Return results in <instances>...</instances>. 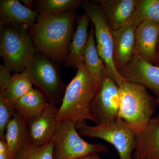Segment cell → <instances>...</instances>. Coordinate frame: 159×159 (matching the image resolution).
Wrapping results in <instances>:
<instances>
[{"label": "cell", "mask_w": 159, "mask_h": 159, "mask_svg": "<svg viewBox=\"0 0 159 159\" xmlns=\"http://www.w3.org/2000/svg\"><path fill=\"white\" fill-rule=\"evenodd\" d=\"M5 140L8 146L10 159H14L19 151L29 143L27 121L16 110L7 125Z\"/></svg>", "instance_id": "18"}, {"label": "cell", "mask_w": 159, "mask_h": 159, "mask_svg": "<svg viewBox=\"0 0 159 159\" xmlns=\"http://www.w3.org/2000/svg\"><path fill=\"white\" fill-rule=\"evenodd\" d=\"M53 60L36 51L22 73L50 104H61L67 85L61 78Z\"/></svg>", "instance_id": "5"}, {"label": "cell", "mask_w": 159, "mask_h": 159, "mask_svg": "<svg viewBox=\"0 0 159 159\" xmlns=\"http://www.w3.org/2000/svg\"><path fill=\"white\" fill-rule=\"evenodd\" d=\"M133 159H159V119L152 118L137 133Z\"/></svg>", "instance_id": "12"}, {"label": "cell", "mask_w": 159, "mask_h": 159, "mask_svg": "<svg viewBox=\"0 0 159 159\" xmlns=\"http://www.w3.org/2000/svg\"><path fill=\"white\" fill-rule=\"evenodd\" d=\"M80 159H102L98 155V153H93L86 156Z\"/></svg>", "instance_id": "29"}, {"label": "cell", "mask_w": 159, "mask_h": 159, "mask_svg": "<svg viewBox=\"0 0 159 159\" xmlns=\"http://www.w3.org/2000/svg\"><path fill=\"white\" fill-rule=\"evenodd\" d=\"M54 139L41 146L28 143L19 151L14 159H54Z\"/></svg>", "instance_id": "24"}, {"label": "cell", "mask_w": 159, "mask_h": 159, "mask_svg": "<svg viewBox=\"0 0 159 159\" xmlns=\"http://www.w3.org/2000/svg\"><path fill=\"white\" fill-rule=\"evenodd\" d=\"M154 65L159 66V38L157 44L156 50L155 60Z\"/></svg>", "instance_id": "30"}, {"label": "cell", "mask_w": 159, "mask_h": 159, "mask_svg": "<svg viewBox=\"0 0 159 159\" xmlns=\"http://www.w3.org/2000/svg\"><path fill=\"white\" fill-rule=\"evenodd\" d=\"M119 91V117L137 133L152 119L156 107V99L144 87L128 81H123Z\"/></svg>", "instance_id": "4"}, {"label": "cell", "mask_w": 159, "mask_h": 159, "mask_svg": "<svg viewBox=\"0 0 159 159\" xmlns=\"http://www.w3.org/2000/svg\"><path fill=\"white\" fill-rule=\"evenodd\" d=\"M130 20L136 27L148 20L159 24V0H136Z\"/></svg>", "instance_id": "22"}, {"label": "cell", "mask_w": 159, "mask_h": 159, "mask_svg": "<svg viewBox=\"0 0 159 159\" xmlns=\"http://www.w3.org/2000/svg\"><path fill=\"white\" fill-rule=\"evenodd\" d=\"M58 108L49 103L41 114L27 121L29 144L41 146L54 139L60 122L57 119Z\"/></svg>", "instance_id": "11"}, {"label": "cell", "mask_w": 159, "mask_h": 159, "mask_svg": "<svg viewBox=\"0 0 159 159\" xmlns=\"http://www.w3.org/2000/svg\"><path fill=\"white\" fill-rule=\"evenodd\" d=\"M38 13L28 9L17 0L0 1V26L25 25L29 27L37 22Z\"/></svg>", "instance_id": "16"}, {"label": "cell", "mask_w": 159, "mask_h": 159, "mask_svg": "<svg viewBox=\"0 0 159 159\" xmlns=\"http://www.w3.org/2000/svg\"><path fill=\"white\" fill-rule=\"evenodd\" d=\"M81 6L93 25L97 51L105 66L107 76L120 87L125 80L115 64L113 31L107 22L98 4L93 1H83Z\"/></svg>", "instance_id": "7"}, {"label": "cell", "mask_w": 159, "mask_h": 159, "mask_svg": "<svg viewBox=\"0 0 159 159\" xmlns=\"http://www.w3.org/2000/svg\"><path fill=\"white\" fill-rule=\"evenodd\" d=\"M119 73L125 81L150 89L156 96L157 103L159 105V66L152 64L140 56L134 55Z\"/></svg>", "instance_id": "10"}, {"label": "cell", "mask_w": 159, "mask_h": 159, "mask_svg": "<svg viewBox=\"0 0 159 159\" xmlns=\"http://www.w3.org/2000/svg\"><path fill=\"white\" fill-rule=\"evenodd\" d=\"M37 50L25 25L1 26L0 55L4 65L15 73H22Z\"/></svg>", "instance_id": "3"}, {"label": "cell", "mask_w": 159, "mask_h": 159, "mask_svg": "<svg viewBox=\"0 0 159 159\" xmlns=\"http://www.w3.org/2000/svg\"><path fill=\"white\" fill-rule=\"evenodd\" d=\"M119 87L106 76L99 85L90 105L92 121L96 125L114 122L119 117Z\"/></svg>", "instance_id": "9"}, {"label": "cell", "mask_w": 159, "mask_h": 159, "mask_svg": "<svg viewBox=\"0 0 159 159\" xmlns=\"http://www.w3.org/2000/svg\"><path fill=\"white\" fill-rule=\"evenodd\" d=\"M80 136L99 139L108 142L116 148L120 159H133L137 133L121 118L114 122L90 126L86 121L76 123Z\"/></svg>", "instance_id": "6"}, {"label": "cell", "mask_w": 159, "mask_h": 159, "mask_svg": "<svg viewBox=\"0 0 159 159\" xmlns=\"http://www.w3.org/2000/svg\"><path fill=\"white\" fill-rule=\"evenodd\" d=\"M0 159H10L8 146L5 139H0Z\"/></svg>", "instance_id": "27"}, {"label": "cell", "mask_w": 159, "mask_h": 159, "mask_svg": "<svg viewBox=\"0 0 159 159\" xmlns=\"http://www.w3.org/2000/svg\"><path fill=\"white\" fill-rule=\"evenodd\" d=\"M48 104L42 93L33 88L13 106L20 115L28 121L41 114Z\"/></svg>", "instance_id": "19"}, {"label": "cell", "mask_w": 159, "mask_h": 159, "mask_svg": "<svg viewBox=\"0 0 159 159\" xmlns=\"http://www.w3.org/2000/svg\"><path fill=\"white\" fill-rule=\"evenodd\" d=\"M11 72L4 65H0V92L6 90L11 76Z\"/></svg>", "instance_id": "26"}, {"label": "cell", "mask_w": 159, "mask_h": 159, "mask_svg": "<svg viewBox=\"0 0 159 159\" xmlns=\"http://www.w3.org/2000/svg\"><path fill=\"white\" fill-rule=\"evenodd\" d=\"M90 21V19L86 13L78 20L77 29L69 46L67 56L64 61L66 66L77 69L84 63L83 53L88 39Z\"/></svg>", "instance_id": "17"}, {"label": "cell", "mask_w": 159, "mask_h": 159, "mask_svg": "<svg viewBox=\"0 0 159 159\" xmlns=\"http://www.w3.org/2000/svg\"><path fill=\"white\" fill-rule=\"evenodd\" d=\"M83 62L100 85L107 75L105 66L97 51L94 26L92 23L84 51Z\"/></svg>", "instance_id": "20"}, {"label": "cell", "mask_w": 159, "mask_h": 159, "mask_svg": "<svg viewBox=\"0 0 159 159\" xmlns=\"http://www.w3.org/2000/svg\"><path fill=\"white\" fill-rule=\"evenodd\" d=\"M159 38V24L148 20L140 24L135 31L134 55L154 65Z\"/></svg>", "instance_id": "14"}, {"label": "cell", "mask_w": 159, "mask_h": 159, "mask_svg": "<svg viewBox=\"0 0 159 159\" xmlns=\"http://www.w3.org/2000/svg\"><path fill=\"white\" fill-rule=\"evenodd\" d=\"M99 84L84 63L77 68L76 75L67 85L62 102L58 108L59 122L74 123L92 121L90 105Z\"/></svg>", "instance_id": "2"}, {"label": "cell", "mask_w": 159, "mask_h": 159, "mask_svg": "<svg viewBox=\"0 0 159 159\" xmlns=\"http://www.w3.org/2000/svg\"><path fill=\"white\" fill-rule=\"evenodd\" d=\"M75 9L38 17L29 27L38 52L54 61H64L68 53L74 30Z\"/></svg>", "instance_id": "1"}, {"label": "cell", "mask_w": 159, "mask_h": 159, "mask_svg": "<svg viewBox=\"0 0 159 159\" xmlns=\"http://www.w3.org/2000/svg\"><path fill=\"white\" fill-rule=\"evenodd\" d=\"M100 6L106 20L112 31L130 21L136 0L93 1Z\"/></svg>", "instance_id": "15"}, {"label": "cell", "mask_w": 159, "mask_h": 159, "mask_svg": "<svg viewBox=\"0 0 159 159\" xmlns=\"http://www.w3.org/2000/svg\"><path fill=\"white\" fill-rule=\"evenodd\" d=\"M31 81L23 73H15L11 76L8 86L4 92L12 105L31 90L33 87Z\"/></svg>", "instance_id": "23"}, {"label": "cell", "mask_w": 159, "mask_h": 159, "mask_svg": "<svg viewBox=\"0 0 159 159\" xmlns=\"http://www.w3.org/2000/svg\"><path fill=\"white\" fill-rule=\"evenodd\" d=\"M22 2L24 6L28 9H32V8L34 7V1L33 0H23Z\"/></svg>", "instance_id": "28"}, {"label": "cell", "mask_w": 159, "mask_h": 159, "mask_svg": "<svg viewBox=\"0 0 159 159\" xmlns=\"http://www.w3.org/2000/svg\"><path fill=\"white\" fill-rule=\"evenodd\" d=\"M159 118V115H158V116H157Z\"/></svg>", "instance_id": "31"}, {"label": "cell", "mask_w": 159, "mask_h": 159, "mask_svg": "<svg viewBox=\"0 0 159 159\" xmlns=\"http://www.w3.org/2000/svg\"><path fill=\"white\" fill-rule=\"evenodd\" d=\"M82 2L80 0H38L34 1L33 7L39 17L76 9Z\"/></svg>", "instance_id": "21"}, {"label": "cell", "mask_w": 159, "mask_h": 159, "mask_svg": "<svg viewBox=\"0 0 159 159\" xmlns=\"http://www.w3.org/2000/svg\"><path fill=\"white\" fill-rule=\"evenodd\" d=\"M136 28L130 20L113 31L114 61L119 72L133 57Z\"/></svg>", "instance_id": "13"}, {"label": "cell", "mask_w": 159, "mask_h": 159, "mask_svg": "<svg viewBox=\"0 0 159 159\" xmlns=\"http://www.w3.org/2000/svg\"><path fill=\"white\" fill-rule=\"evenodd\" d=\"M15 111L5 93L0 92V139H5L6 127Z\"/></svg>", "instance_id": "25"}, {"label": "cell", "mask_w": 159, "mask_h": 159, "mask_svg": "<svg viewBox=\"0 0 159 159\" xmlns=\"http://www.w3.org/2000/svg\"><path fill=\"white\" fill-rule=\"evenodd\" d=\"M54 159H80L93 153H108L107 146L86 142L78 133L76 123L60 122L54 139Z\"/></svg>", "instance_id": "8"}]
</instances>
